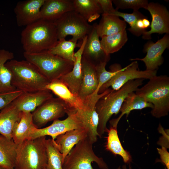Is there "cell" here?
<instances>
[{
	"label": "cell",
	"mask_w": 169,
	"mask_h": 169,
	"mask_svg": "<svg viewBox=\"0 0 169 169\" xmlns=\"http://www.w3.org/2000/svg\"><path fill=\"white\" fill-rule=\"evenodd\" d=\"M59 40L53 22L40 19L26 26L21 33L24 52L38 53L55 46Z\"/></svg>",
	"instance_id": "obj_1"
},
{
	"label": "cell",
	"mask_w": 169,
	"mask_h": 169,
	"mask_svg": "<svg viewBox=\"0 0 169 169\" xmlns=\"http://www.w3.org/2000/svg\"><path fill=\"white\" fill-rule=\"evenodd\" d=\"M143 79H136L128 82L119 90L111 89L107 94L98 101L95 105V110L99 119L97 132L101 137L108 129L107 124L111 116L117 115L128 95L135 92L143 84Z\"/></svg>",
	"instance_id": "obj_2"
},
{
	"label": "cell",
	"mask_w": 169,
	"mask_h": 169,
	"mask_svg": "<svg viewBox=\"0 0 169 169\" xmlns=\"http://www.w3.org/2000/svg\"><path fill=\"white\" fill-rule=\"evenodd\" d=\"M5 65L10 71L12 84L16 89L23 92L46 90L50 82L30 62L13 59L7 61Z\"/></svg>",
	"instance_id": "obj_3"
},
{
	"label": "cell",
	"mask_w": 169,
	"mask_h": 169,
	"mask_svg": "<svg viewBox=\"0 0 169 169\" xmlns=\"http://www.w3.org/2000/svg\"><path fill=\"white\" fill-rule=\"evenodd\" d=\"M135 93L153 105L151 113L156 118L168 115L169 112V77L156 75L149 79Z\"/></svg>",
	"instance_id": "obj_4"
},
{
	"label": "cell",
	"mask_w": 169,
	"mask_h": 169,
	"mask_svg": "<svg viewBox=\"0 0 169 169\" xmlns=\"http://www.w3.org/2000/svg\"><path fill=\"white\" fill-rule=\"evenodd\" d=\"M26 60L34 65L49 82L70 72L74 62L53 54L48 50L38 53L24 52Z\"/></svg>",
	"instance_id": "obj_5"
},
{
	"label": "cell",
	"mask_w": 169,
	"mask_h": 169,
	"mask_svg": "<svg viewBox=\"0 0 169 169\" xmlns=\"http://www.w3.org/2000/svg\"><path fill=\"white\" fill-rule=\"evenodd\" d=\"M46 136L27 139L18 145L15 169H45Z\"/></svg>",
	"instance_id": "obj_6"
},
{
	"label": "cell",
	"mask_w": 169,
	"mask_h": 169,
	"mask_svg": "<svg viewBox=\"0 0 169 169\" xmlns=\"http://www.w3.org/2000/svg\"><path fill=\"white\" fill-rule=\"evenodd\" d=\"M93 144L88 136L79 141L65 157L63 169H93L92 166L93 162L101 169H108L103 158L95 153Z\"/></svg>",
	"instance_id": "obj_7"
},
{
	"label": "cell",
	"mask_w": 169,
	"mask_h": 169,
	"mask_svg": "<svg viewBox=\"0 0 169 169\" xmlns=\"http://www.w3.org/2000/svg\"><path fill=\"white\" fill-rule=\"evenodd\" d=\"M56 28L59 40L65 38L69 35H71L72 41L77 42L82 40L93 29L83 18L75 10L64 13L54 22Z\"/></svg>",
	"instance_id": "obj_8"
},
{
	"label": "cell",
	"mask_w": 169,
	"mask_h": 169,
	"mask_svg": "<svg viewBox=\"0 0 169 169\" xmlns=\"http://www.w3.org/2000/svg\"><path fill=\"white\" fill-rule=\"evenodd\" d=\"M71 112L64 101L59 98L52 97L32 113L33 123L36 128H40L48 122L58 120Z\"/></svg>",
	"instance_id": "obj_9"
},
{
	"label": "cell",
	"mask_w": 169,
	"mask_h": 169,
	"mask_svg": "<svg viewBox=\"0 0 169 169\" xmlns=\"http://www.w3.org/2000/svg\"><path fill=\"white\" fill-rule=\"evenodd\" d=\"M157 70H140L137 61H134L127 66L121 68L117 73L100 89L101 93L111 87L112 89L119 90L128 82L136 79H149L156 75Z\"/></svg>",
	"instance_id": "obj_10"
},
{
	"label": "cell",
	"mask_w": 169,
	"mask_h": 169,
	"mask_svg": "<svg viewBox=\"0 0 169 169\" xmlns=\"http://www.w3.org/2000/svg\"><path fill=\"white\" fill-rule=\"evenodd\" d=\"M76 112L68 114L67 117L64 120L58 119L54 121L51 125L46 127L37 128L34 127L31 130L28 139L49 136L54 141L57 136L67 131L79 128H86L77 116Z\"/></svg>",
	"instance_id": "obj_11"
},
{
	"label": "cell",
	"mask_w": 169,
	"mask_h": 169,
	"mask_svg": "<svg viewBox=\"0 0 169 169\" xmlns=\"http://www.w3.org/2000/svg\"><path fill=\"white\" fill-rule=\"evenodd\" d=\"M102 96L101 94H93L88 96L83 101L82 107L76 112L80 121L88 129L87 136L93 144L99 137L97 128L99 119L95 107Z\"/></svg>",
	"instance_id": "obj_12"
},
{
	"label": "cell",
	"mask_w": 169,
	"mask_h": 169,
	"mask_svg": "<svg viewBox=\"0 0 169 169\" xmlns=\"http://www.w3.org/2000/svg\"><path fill=\"white\" fill-rule=\"evenodd\" d=\"M169 46V35L166 33L155 43L149 41L145 44L144 50L146 52L145 57L143 58L131 59L130 60L143 61L145 65L146 70H157L163 63L162 54Z\"/></svg>",
	"instance_id": "obj_13"
},
{
	"label": "cell",
	"mask_w": 169,
	"mask_h": 169,
	"mask_svg": "<svg viewBox=\"0 0 169 169\" xmlns=\"http://www.w3.org/2000/svg\"><path fill=\"white\" fill-rule=\"evenodd\" d=\"M146 10L150 13L152 18L151 29L143 32L142 38L145 39H150L153 33L162 34L169 33V13L166 7L160 4L149 3Z\"/></svg>",
	"instance_id": "obj_14"
},
{
	"label": "cell",
	"mask_w": 169,
	"mask_h": 169,
	"mask_svg": "<svg viewBox=\"0 0 169 169\" xmlns=\"http://www.w3.org/2000/svg\"><path fill=\"white\" fill-rule=\"evenodd\" d=\"M44 0L18 2L14 8L18 26H26L40 19V11Z\"/></svg>",
	"instance_id": "obj_15"
},
{
	"label": "cell",
	"mask_w": 169,
	"mask_h": 169,
	"mask_svg": "<svg viewBox=\"0 0 169 169\" xmlns=\"http://www.w3.org/2000/svg\"><path fill=\"white\" fill-rule=\"evenodd\" d=\"M96 24L95 23L92 25L93 29L87 35L82 55L83 57L95 66L101 62H107L110 59V55L106 54L101 46L97 32Z\"/></svg>",
	"instance_id": "obj_16"
},
{
	"label": "cell",
	"mask_w": 169,
	"mask_h": 169,
	"mask_svg": "<svg viewBox=\"0 0 169 169\" xmlns=\"http://www.w3.org/2000/svg\"><path fill=\"white\" fill-rule=\"evenodd\" d=\"M52 97L51 91L47 90L32 92H23L12 103L20 112L31 113Z\"/></svg>",
	"instance_id": "obj_17"
},
{
	"label": "cell",
	"mask_w": 169,
	"mask_h": 169,
	"mask_svg": "<svg viewBox=\"0 0 169 169\" xmlns=\"http://www.w3.org/2000/svg\"><path fill=\"white\" fill-rule=\"evenodd\" d=\"M87 35L82 40L79 49L74 55L75 60L72 70L59 78L74 94L78 96L83 80L81 60L84 48Z\"/></svg>",
	"instance_id": "obj_18"
},
{
	"label": "cell",
	"mask_w": 169,
	"mask_h": 169,
	"mask_svg": "<svg viewBox=\"0 0 169 169\" xmlns=\"http://www.w3.org/2000/svg\"><path fill=\"white\" fill-rule=\"evenodd\" d=\"M74 10L73 0H45L40 11V19L54 22Z\"/></svg>",
	"instance_id": "obj_19"
},
{
	"label": "cell",
	"mask_w": 169,
	"mask_h": 169,
	"mask_svg": "<svg viewBox=\"0 0 169 169\" xmlns=\"http://www.w3.org/2000/svg\"><path fill=\"white\" fill-rule=\"evenodd\" d=\"M83 80L78 97L83 101L96 90L98 79L95 66L82 57Z\"/></svg>",
	"instance_id": "obj_20"
},
{
	"label": "cell",
	"mask_w": 169,
	"mask_h": 169,
	"mask_svg": "<svg viewBox=\"0 0 169 169\" xmlns=\"http://www.w3.org/2000/svg\"><path fill=\"white\" fill-rule=\"evenodd\" d=\"M88 132L87 128H79L67 131L57 137L55 142L62 155L63 162L65 157L73 147L87 136Z\"/></svg>",
	"instance_id": "obj_21"
},
{
	"label": "cell",
	"mask_w": 169,
	"mask_h": 169,
	"mask_svg": "<svg viewBox=\"0 0 169 169\" xmlns=\"http://www.w3.org/2000/svg\"><path fill=\"white\" fill-rule=\"evenodd\" d=\"M46 89L52 92L64 101L71 112H75L82 106L83 101L78 95L73 94L59 79L50 82L47 85Z\"/></svg>",
	"instance_id": "obj_22"
},
{
	"label": "cell",
	"mask_w": 169,
	"mask_h": 169,
	"mask_svg": "<svg viewBox=\"0 0 169 169\" xmlns=\"http://www.w3.org/2000/svg\"><path fill=\"white\" fill-rule=\"evenodd\" d=\"M22 112L12 102L0 111V134L12 139L13 128L21 118Z\"/></svg>",
	"instance_id": "obj_23"
},
{
	"label": "cell",
	"mask_w": 169,
	"mask_h": 169,
	"mask_svg": "<svg viewBox=\"0 0 169 169\" xmlns=\"http://www.w3.org/2000/svg\"><path fill=\"white\" fill-rule=\"evenodd\" d=\"M126 27V22L119 17L102 13L99 23L96 24V28L99 37L102 38L125 30Z\"/></svg>",
	"instance_id": "obj_24"
},
{
	"label": "cell",
	"mask_w": 169,
	"mask_h": 169,
	"mask_svg": "<svg viewBox=\"0 0 169 169\" xmlns=\"http://www.w3.org/2000/svg\"><path fill=\"white\" fill-rule=\"evenodd\" d=\"M18 145L12 139L0 134V167L15 169Z\"/></svg>",
	"instance_id": "obj_25"
},
{
	"label": "cell",
	"mask_w": 169,
	"mask_h": 169,
	"mask_svg": "<svg viewBox=\"0 0 169 169\" xmlns=\"http://www.w3.org/2000/svg\"><path fill=\"white\" fill-rule=\"evenodd\" d=\"M146 108L152 109L153 105L146 101L135 92L130 93L124 100L120 109L121 114L118 118L110 121V125H117L121 117L125 115L127 117L131 112L134 110H141Z\"/></svg>",
	"instance_id": "obj_26"
},
{
	"label": "cell",
	"mask_w": 169,
	"mask_h": 169,
	"mask_svg": "<svg viewBox=\"0 0 169 169\" xmlns=\"http://www.w3.org/2000/svg\"><path fill=\"white\" fill-rule=\"evenodd\" d=\"M34 127L32 113L22 112L20 120L13 128L12 139L17 145L21 144L28 139L31 130Z\"/></svg>",
	"instance_id": "obj_27"
},
{
	"label": "cell",
	"mask_w": 169,
	"mask_h": 169,
	"mask_svg": "<svg viewBox=\"0 0 169 169\" xmlns=\"http://www.w3.org/2000/svg\"><path fill=\"white\" fill-rule=\"evenodd\" d=\"M107 132L105 149L115 156H120L125 163H130L132 161L131 156L121 144L118 134L117 126L110 125Z\"/></svg>",
	"instance_id": "obj_28"
},
{
	"label": "cell",
	"mask_w": 169,
	"mask_h": 169,
	"mask_svg": "<svg viewBox=\"0 0 169 169\" xmlns=\"http://www.w3.org/2000/svg\"><path fill=\"white\" fill-rule=\"evenodd\" d=\"M14 54L4 49H0V93L10 92L16 90L12 84V75L5 65L8 61L13 59Z\"/></svg>",
	"instance_id": "obj_29"
},
{
	"label": "cell",
	"mask_w": 169,
	"mask_h": 169,
	"mask_svg": "<svg viewBox=\"0 0 169 169\" xmlns=\"http://www.w3.org/2000/svg\"><path fill=\"white\" fill-rule=\"evenodd\" d=\"M74 10L88 23L99 18L102 11L96 0H73Z\"/></svg>",
	"instance_id": "obj_30"
},
{
	"label": "cell",
	"mask_w": 169,
	"mask_h": 169,
	"mask_svg": "<svg viewBox=\"0 0 169 169\" xmlns=\"http://www.w3.org/2000/svg\"><path fill=\"white\" fill-rule=\"evenodd\" d=\"M128 39L126 30L101 38L100 42L106 54L110 55L117 52L125 44Z\"/></svg>",
	"instance_id": "obj_31"
},
{
	"label": "cell",
	"mask_w": 169,
	"mask_h": 169,
	"mask_svg": "<svg viewBox=\"0 0 169 169\" xmlns=\"http://www.w3.org/2000/svg\"><path fill=\"white\" fill-rule=\"evenodd\" d=\"M45 144L47 155L45 169H63V156L57 146L55 140L52 139H46Z\"/></svg>",
	"instance_id": "obj_32"
},
{
	"label": "cell",
	"mask_w": 169,
	"mask_h": 169,
	"mask_svg": "<svg viewBox=\"0 0 169 169\" xmlns=\"http://www.w3.org/2000/svg\"><path fill=\"white\" fill-rule=\"evenodd\" d=\"M77 45V42L64 38L59 40L56 45L48 50L53 54L74 62L75 60L74 50Z\"/></svg>",
	"instance_id": "obj_33"
},
{
	"label": "cell",
	"mask_w": 169,
	"mask_h": 169,
	"mask_svg": "<svg viewBox=\"0 0 169 169\" xmlns=\"http://www.w3.org/2000/svg\"><path fill=\"white\" fill-rule=\"evenodd\" d=\"M111 15L123 18L124 21L128 23L130 26V28L128 29V30L135 35L139 37L144 32L137 28L136 23L138 19L147 18V17L138 11H133L131 13H128L120 12L115 9Z\"/></svg>",
	"instance_id": "obj_34"
},
{
	"label": "cell",
	"mask_w": 169,
	"mask_h": 169,
	"mask_svg": "<svg viewBox=\"0 0 169 169\" xmlns=\"http://www.w3.org/2000/svg\"><path fill=\"white\" fill-rule=\"evenodd\" d=\"M107 63L105 62H101L95 66L98 79V86L95 93H99V90L102 85L109 80L121 68L119 64H115L110 66L111 71H107L105 69Z\"/></svg>",
	"instance_id": "obj_35"
},
{
	"label": "cell",
	"mask_w": 169,
	"mask_h": 169,
	"mask_svg": "<svg viewBox=\"0 0 169 169\" xmlns=\"http://www.w3.org/2000/svg\"><path fill=\"white\" fill-rule=\"evenodd\" d=\"M112 2L116 7V9H131L133 11H138L141 8L146 9L148 1L146 0H114Z\"/></svg>",
	"instance_id": "obj_36"
},
{
	"label": "cell",
	"mask_w": 169,
	"mask_h": 169,
	"mask_svg": "<svg viewBox=\"0 0 169 169\" xmlns=\"http://www.w3.org/2000/svg\"><path fill=\"white\" fill-rule=\"evenodd\" d=\"M23 92L16 89L12 92L0 93V110L12 103Z\"/></svg>",
	"instance_id": "obj_37"
},
{
	"label": "cell",
	"mask_w": 169,
	"mask_h": 169,
	"mask_svg": "<svg viewBox=\"0 0 169 169\" xmlns=\"http://www.w3.org/2000/svg\"><path fill=\"white\" fill-rule=\"evenodd\" d=\"M103 12V14L112 15L115 10L111 0H96Z\"/></svg>",
	"instance_id": "obj_38"
},
{
	"label": "cell",
	"mask_w": 169,
	"mask_h": 169,
	"mask_svg": "<svg viewBox=\"0 0 169 169\" xmlns=\"http://www.w3.org/2000/svg\"><path fill=\"white\" fill-rule=\"evenodd\" d=\"M157 150L160 155L161 161L167 169H169V153L167 150V148L161 146L160 148H157Z\"/></svg>",
	"instance_id": "obj_39"
},
{
	"label": "cell",
	"mask_w": 169,
	"mask_h": 169,
	"mask_svg": "<svg viewBox=\"0 0 169 169\" xmlns=\"http://www.w3.org/2000/svg\"><path fill=\"white\" fill-rule=\"evenodd\" d=\"M136 26L137 28L140 30L144 32L146 31V29L145 28L143 23L142 19H140L137 21Z\"/></svg>",
	"instance_id": "obj_40"
},
{
	"label": "cell",
	"mask_w": 169,
	"mask_h": 169,
	"mask_svg": "<svg viewBox=\"0 0 169 169\" xmlns=\"http://www.w3.org/2000/svg\"><path fill=\"white\" fill-rule=\"evenodd\" d=\"M142 22L145 29H146L150 26V23L147 18L142 19Z\"/></svg>",
	"instance_id": "obj_41"
},
{
	"label": "cell",
	"mask_w": 169,
	"mask_h": 169,
	"mask_svg": "<svg viewBox=\"0 0 169 169\" xmlns=\"http://www.w3.org/2000/svg\"><path fill=\"white\" fill-rule=\"evenodd\" d=\"M122 168L123 169H127L125 165H124L122 166ZM129 169H132L131 167L130 164L129 165Z\"/></svg>",
	"instance_id": "obj_42"
},
{
	"label": "cell",
	"mask_w": 169,
	"mask_h": 169,
	"mask_svg": "<svg viewBox=\"0 0 169 169\" xmlns=\"http://www.w3.org/2000/svg\"><path fill=\"white\" fill-rule=\"evenodd\" d=\"M116 169H121L120 166H119Z\"/></svg>",
	"instance_id": "obj_43"
},
{
	"label": "cell",
	"mask_w": 169,
	"mask_h": 169,
	"mask_svg": "<svg viewBox=\"0 0 169 169\" xmlns=\"http://www.w3.org/2000/svg\"><path fill=\"white\" fill-rule=\"evenodd\" d=\"M0 169H3L0 167Z\"/></svg>",
	"instance_id": "obj_44"
},
{
	"label": "cell",
	"mask_w": 169,
	"mask_h": 169,
	"mask_svg": "<svg viewBox=\"0 0 169 169\" xmlns=\"http://www.w3.org/2000/svg\"></svg>",
	"instance_id": "obj_45"
}]
</instances>
